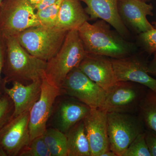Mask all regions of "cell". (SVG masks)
<instances>
[{"label": "cell", "instance_id": "cell-1", "mask_svg": "<svg viewBox=\"0 0 156 156\" xmlns=\"http://www.w3.org/2000/svg\"><path fill=\"white\" fill-rule=\"evenodd\" d=\"M106 21L98 19L93 23H84L77 29L87 53L110 58H121L136 53L137 45L123 37Z\"/></svg>", "mask_w": 156, "mask_h": 156}, {"label": "cell", "instance_id": "cell-2", "mask_svg": "<svg viewBox=\"0 0 156 156\" xmlns=\"http://www.w3.org/2000/svg\"><path fill=\"white\" fill-rule=\"evenodd\" d=\"M6 52L2 73L5 83L41 80L47 62L37 58L24 49L15 36L6 38Z\"/></svg>", "mask_w": 156, "mask_h": 156}, {"label": "cell", "instance_id": "cell-3", "mask_svg": "<svg viewBox=\"0 0 156 156\" xmlns=\"http://www.w3.org/2000/svg\"><path fill=\"white\" fill-rule=\"evenodd\" d=\"M87 54L77 30L69 31L58 52L47 61L45 77L61 89L66 76L79 66Z\"/></svg>", "mask_w": 156, "mask_h": 156}, {"label": "cell", "instance_id": "cell-4", "mask_svg": "<svg viewBox=\"0 0 156 156\" xmlns=\"http://www.w3.org/2000/svg\"><path fill=\"white\" fill-rule=\"evenodd\" d=\"M68 32L40 25L27 29L15 37L30 54L47 62L60 49Z\"/></svg>", "mask_w": 156, "mask_h": 156}, {"label": "cell", "instance_id": "cell-5", "mask_svg": "<svg viewBox=\"0 0 156 156\" xmlns=\"http://www.w3.org/2000/svg\"><path fill=\"white\" fill-rule=\"evenodd\" d=\"M35 10L27 0H3L0 6V34L6 38L41 25Z\"/></svg>", "mask_w": 156, "mask_h": 156}, {"label": "cell", "instance_id": "cell-6", "mask_svg": "<svg viewBox=\"0 0 156 156\" xmlns=\"http://www.w3.org/2000/svg\"><path fill=\"white\" fill-rule=\"evenodd\" d=\"M107 123L110 149L117 156H123L131 142L145 130L137 115L107 112Z\"/></svg>", "mask_w": 156, "mask_h": 156}, {"label": "cell", "instance_id": "cell-7", "mask_svg": "<svg viewBox=\"0 0 156 156\" xmlns=\"http://www.w3.org/2000/svg\"><path fill=\"white\" fill-rule=\"evenodd\" d=\"M148 88L130 81H117L106 92L105 100L100 109L107 112L137 114Z\"/></svg>", "mask_w": 156, "mask_h": 156}, {"label": "cell", "instance_id": "cell-8", "mask_svg": "<svg viewBox=\"0 0 156 156\" xmlns=\"http://www.w3.org/2000/svg\"><path fill=\"white\" fill-rule=\"evenodd\" d=\"M61 90L92 109L100 108L106 96V92L78 67L73 69L66 76Z\"/></svg>", "mask_w": 156, "mask_h": 156}, {"label": "cell", "instance_id": "cell-9", "mask_svg": "<svg viewBox=\"0 0 156 156\" xmlns=\"http://www.w3.org/2000/svg\"><path fill=\"white\" fill-rule=\"evenodd\" d=\"M40 97L30 111L29 128L31 140L44 133L53 104L62 92L60 88L50 82L45 75L42 79Z\"/></svg>", "mask_w": 156, "mask_h": 156}, {"label": "cell", "instance_id": "cell-10", "mask_svg": "<svg viewBox=\"0 0 156 156\" xmlns=\"http://www.w3.org/2000/svg\"><path fill=\"white\" fill-rule=\"evenodd\" d=\"M30 112L12 118L0 130V156H16L31 141Z\"/></svg>", "mask_w": 156, "mask_h": 156}, {"label": "cell", "instance_id": "cell-11", "mask_svg": "<svg viewBox=\"0 0 156 156\" xmlns=\"http://www.w3.org/2000/svg\"><path fill=\"white\" fill-rule=\"evenodd\" d=\"M136 53L123 58H111L117 81L142 84L156 92V79L147 71L149 61L142 54Z\"/></svg>", "mask_w": 156, "mask_h": 156}, {"label": "cell", "instance_id": "cell-12", "mask_svg": "<svg viewBox=\"0 0 156 156\" xmlns=\"http://www.w3.org/2000/svg\"><path fill=\"white\" fill-rule=\"evenodd\" d=\"M154 7L141 0H119L118 10L120 18L129 31L139 34L154 28L147 19L153 16Z\"/></svg>", "mask_w": 156, "mask_h": 156}, {"label": "cell", "instance_id": "cell-13", "mask_svg": "<svg viewBox=\"0 0 156 156\" xmlns=\"http://www.w3.org/2000/svg\"><path fill=\"white\" fill-rule=\"evenodd\" d=\"M83 121L91 156H101L104 153L110 150L107 112L100 108H91Z\"/></svg>", "mask_w": 156, "mask_h": 156}, {"label": "cell", "instance_id": "cell-14", "mask_svg": "<svg viewBox=\"0 0 156 156\" xmlns=\"http://www.w3.org/2000/svg\"><path fill=\"white\" fill-rule=\"evenodd\" d=\"M78 67L105 92L117 82L111 58L108 56L87 53Z\"/></svg>", "mask_w": 156, "mask_h": 156}, {"label": "cell", "instance_id": "cell-15", "mask_svg": "<svg viewBox=\"0 0 156 156\" xmlns=\"http://www.w3.org/2000/svg\"><path fill=\"white\" fill-rule=\"evenodd\" d=\"M86 4L85 10L90 20L101 19L106 21L123 37H130V31L120 18L118 10L119 0H80Z\"/></svg>", "mask_w": 156, "mask_h": 156}, {"label": "cell", "instance_id": "cell-16", "mask_svg": "<svg viewBox=\"0 0 156 156\" xmlns=\"http://www.w3.org/2000/svg\"><path fill=\"white\" fill-rule=\"evenodd\" d=\"M41 81H34L27 85L14 82L11 88H7L6 84L2 82V88L4 93L9 95L14 103L13 118L30 112L40 97Z\"/></svg>", "mask_w": 156, "mask_h": 156}, {"label": "cell", "instance_id": "cell-17", "mask_svg": "<svg viewBox=\"0 0 156 156\" xmlns=\"http://www.w3.org/2000/svg\"><path fill=\"white\" fill-rule=\"evenodd\" d=\"M89 20L80 0H62L55 27L67 31L77 30Z\"/></svg>", "mask_w": 156, "mask_h": 156}, {"label": "cell", "instance_id": "cell-18", "mask_svg": "<svg viewBox=\"0 0 156 156\" xmlns=\"http://www.w3.org/2000/svg\"><path fill=\"white\" fill-rule=\"evenodd\" d=\"M91 109L76 99L64 101L59 105L57 114V129L66 134L77 123L83 119Z\"/></svg>", "mask_w": 156, "mask_h": 156}, {"label": "cell", "instance_id": "cell-19", "mask_svg": "<svg viewBox=\"0 0 156 156\" xmlns=\"http://www.w3.org/2000/svg\"><path fill=\"white\" fill-rule=\"evenodd\" d=\"M65 134L67 138V156H91L83 120L77 123Z\"/></svg>", "mask_w": 156, "mask_h": 156}, {"label": "cell", "instance_id": "cell-20", "mask_svg": "<svg viewBox=\"0 0 156 156\" xmlns=\"http://www.w3.org/2000/svg\"><path fill=\"white\" fill-rule=\"evenodd\" d=\"M145 129L156 132V92L148 89L137 113Z\"/></svg>", "mask_w": 156, "mask_h": 156}, {"label": "cell", "instance_id": "cell-21", "mask_svg": "<svg viewBox=\"0 0 156 156\" xmlns=\"http://www.w3.org/2000/svg\"><path fill=\"white\" fill-rule=\"evenodd\" d=\"M51 156H67V138L57 128L46 129L42 135Z\"/></svg>", "mask_w": 156, "mask_h": 156}, {"label": "cell", "instance_id": "cell-22", "mask_svg": "<svg viewBox=\"0 0 156 156\" xmlns=\"http://www.w3.org/2000/svg\"><path fill=\"white\" fill-rule=\"evenodd\" d=\"M62 1V0H58L53 5L37 11V17L41 25L49 28L55 27Z\"/></svg>", "mask_w": 156, "mask_h": 156}, {"label": "cell", "instance_id": "cell-23", "mask_svg": "<svg viewBox=\"0 0 156 156\" xmlns=\"http://www.w3.org/2000/svg\"><path fill=\"white\" fill-rule=\"evenodd\" d=\"M136 44L148 55L156 52V29L154 28L137 34Z\"/></svg>", "mask_w": 156, "mask_h": 156}, {"label": "cell", "instance_id": "cell-24", "mask_svg": "<svg viewBox=\"0 0 156 156\" xmlns=\"http://www.w3.org/2000/svg\"><path fill=\"white\" fill-rule=\"evenodd\" d=\"M20 156H51L45 144L43 136L31 140L28 146L24 148L19 154Z\"/></svg>", "mask_w": 156, "mask_h": 156}, {"label": "cell", "instance_id": "cell-25", "mask_svg": "<svg viewBox=\"0 0 156 156\" xmlns=\"http://www.w3.org/2000/svg\"><path fill=\"white\" fill-rule=\"evenodd\" d=\"M123 156H151L145 139L144 132L131 142Z\"/></svg>", "mask_w": 156, "mask_h": 156}, {"label": "cell", "instance_id": "cell-26", "mask_svg": "<svg viewBox=\"0 0 156 156\" xmlns=\"http://www.w3.org/2000/svg\"><path fill=\"white\" fill-rule=\"evenodd\" d=\"M14 111L13 101L4 93L0 97V130L13 118Z\"/></svg>", "mask_w": 156, "mask_h": 156}, {"label": "cell", "instance_id": "cell-27", "mask_svg": "<svg viewBox=\"0 0 156 156\" xmlns=\"http://www.w3.org/2000/svg\"><path fill=\"white\" fill-rule=\"evenodd\" d=\"M145 139L151 156H156V132L145 129Z\"/></svg>", "mask_w": 156, "mask_h": 156}, {"label": "cell", "instance_id": "cell-28", "mask_svg": "<svg viewBox=\"0 0 156 156\" xmlns=\"http://www.w3.org/2000/svg\"><path fill=\"white\" fill-rule=\"evenodd\" d=\"M6 52L5 38L0 34V97L2 96L1 75L2 73Z\"/></svg>", "mask_w": 156, "mask_h": 156}, {"label": "cell", "instance_id": "cell-29", "mask_svg": "<svg viewBox=\"0 0 156 156\" xmlns=\"http://www.w3.org/2000/svg\"><path fill=\"white\" fill-rule=\"evenodd\" d=\"M147 71L150 75L156 77V52L153 54V58L148 64Z\"/></svg>", "mask_w": 156, "mask_h": 156}, {"label": "cell", "instance_id": "cell-30", "mask_svg": "<svg viewBox=\"0 0 156 156\" xmlns=\"http://www.w3.org/2000/svg\"><path fill=\"white\" fill-rule=\"evenodd\" d=\"M58 1V0H42L40 4L36 7L35 9L37 11L41 10L48 6L53 5Z\"/></svg>", "mask_w": 156, "mask_h": 156}, {"label": "cell", "instance_id": "cell-31", "mask_svg": "<svg viewBox=\"0 0 156 156\" xmlns=\"http://www.w3.org/2000/svg\"><path fill=\"white\" fill-rule=\"evenodd\" d=\"M27 1L35 9L36 7L40 4L42 0H27Z\"/></svg>", "mask_w": 156, "mask_h": 156}, {"label": "cell", "instance_id": "cell-32", "mask_svg": "<svg viewBox=\"0 0 156 156\" xmlns=\"http://www.w3.org/2000/svg\"><path fill=\"white\" fill-rule=\"evenodd\" d=\"M101 156H117V155L113 151L110 150L104 153Z\"/></svg>", "mask_w": 156, "mask_h": 156}, {"label": "cell", "instance_id": "cell-33", "mask_svg": "<svg viewBox=\"0 0 156 156\" xmlns=\"http://www.w3.org/2000/svg\"><path fill=\"white\" fill-rule=\"evenodd\" d=\"M141 1H143V2H145L148 3L150 2L151 0H141Z\"/></svg>", "mask_w": 156, "mask_h": 156}, {"label": "cell", "instance_id": "cell-34", "mask_svg": "<svg viewBox=\"0 0 156 156\" xmlns=\"http://www.w3.org/2000/svg\"><path fill=\"white\" fill-rule=\"evenodd\" d=\"M3 0H0V6L2 5V2Z\"/></svg>", "mask_w": 156, "mask_h": 156}, {"label": "cell", "instance_id": "cell-35", "mask_svg": "<svg viewBox=\"0 0 156 156\" xmlns=\"http://www.w3.org/2000/svg\"><path fill=\"white\" fill-rule=\"evenodd\" d=\"M155 28H156V21L155 23Z\"/></svg>", "mask_w": 156, "mask_h": 156}]
</instances>
